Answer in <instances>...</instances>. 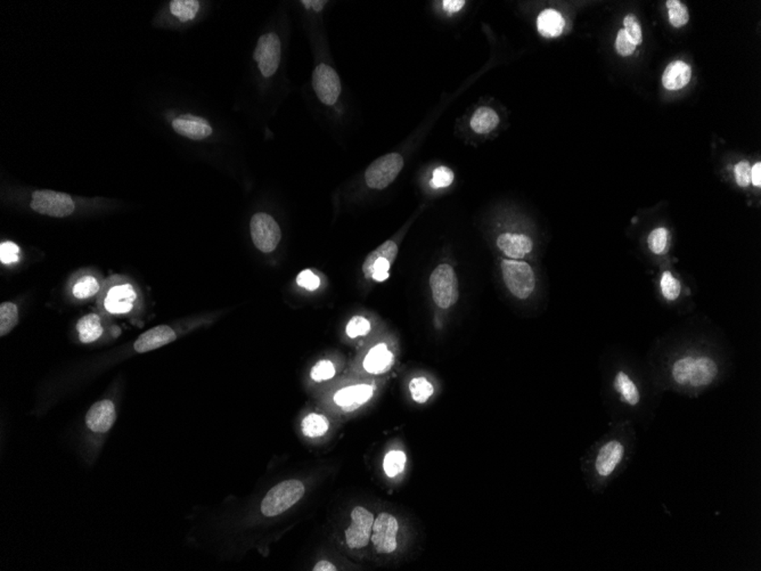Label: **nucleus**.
Segmentation results:
<instances>
[{"mask_svg": "<svg viewBox=\"0 0 761 571\" xmlns=\"http://www.w3.org/2000/svg\"><path fill=\"white\" fill-rule=\"evenodd\" d=\"M637 46L631 42V39L628 37L627 33L624 29H621L618 33L617 38H615V51L618 54L624 58H628L630 55H633V52L636 51Z\"/></svg>", "mask_w": 761, "mask_h": 571, "instance_id": "40", "label": "nucleus"}, {"mask_svg": "<svg viewBox=\"0 0 761 571\" xmlns=\"http://www.w3.org/2000/svg\"><path fill=\"white\" fill-rule=\"evenodd\" d=\"M30 206L33 211L55 218H64L72 215L76 209L73 200L69 194L49 190L35 191Z\"/></svg>", "mask_w": 761, "mask_h": 571, "instance_id": "5", "label": "nucleus"}, {"mask_svg": "<svg viewBox=\"0 0 761 571\" xmlns=\"http://www.w3.org/2000/svg\"><path fill=\"white\" fill-rule=\"evenodd\" d=\"M311 379L316 382L326 381L335 376V367L330 360H320L311 369Z\"/></svg>", "mask_w": 761, "mask_h": 571, "instance_id": "38", "label": "nucleus"}, {"mask_svg": "<svg viewBox=\"0 0 761 571\" xmlns=\"http://www.w3.org/2000/svg\"><path fill=\"white\" fill-rule=\"evenodd\" d=\"M430 286L435 305L440 308H449L457 302L460 297L458 279L451 265L442 263L432 272Z\"/></svg>", "mask_w": 761, "mask_h": 571, "instance_id": "2", "label": "nucleus"}, {"mask_svg": "<svg viewBox=\"0 0 761 571\" xmlns=\"http://www.w3.org/2000/svg\"><path fill=\"white\" fill-rule=\"evenodd\" d=\"M410 390L414 401L419 403V404L426 403L435 392V388L431 385V382L426 378H423V376L422 378H415V379L410 381Z\"/></svg>", "mask_w": 761, "mask_h": 571, "instance_id": "31", "label": "nucleus"}, {"mask_svg": "<svg viewBox=\"0 0 761 571\" xmlns=\"http://www.w3.org/2000/svg\"><path fill=\"white\" fill-rule=\"evenodd\" d=\"M281 49V39L275 33H265L260 37L254 51V60L263 77H272L279 69Z\"/></svg>", "mask_w": 761, "mask_h": 571, "instance_id": "9", "label": "nucleus"}, {"mask_svg": "<svg viewBox=\"0 0 761 571\" xmlns=\"http://www.w3.org/2000/svg\"><path fill=\"white\" fill-rule=\"evenodd\" d=\"M394 363V353L387 344H380L371 348L365 357L364 369L371 374H382L389 371Z\"/></svg>", "mask_w": 761, "mask_h": 571, "instance_id": "20", "label": "nucleus"}, {"mask_svg": "<svg viewBox=\"0 0 761 571\" xmlns=\"http://www.w3.org/2000/svg\"><path fill=\"white\" fill-rule=\"evenodd\" d=\"M668 8L669 22L674 28H681L686 26L690 21V13L688 7L681 3L679 0H668L665 3Z\"/></svg>", "mask_w": 761, "mask_h": 571, "instance_id": "30", "label": "nucleus"}, {"mask_svg": "<svg viewBox=\"0 0 761 571\" xmlns=\"http://www.w3.org/2000/svg\"><path fill=\"white\" fill-rule=\"evenodd\" d=\"M454 173L447 167H439L433 171V177L431 179V186L433 188H442V187L451 186L454 182Z\"/></svg>", "mask_w": 761, "mask_h": 571, "instance_id": "39", "label": "nucleus"}, {"mask_svg": "<svg viewBox=\"0 0 761 571\" xmlns=\"http://www.w3.org/2000/svg\"><path fill=\"white\" fill-rule=\"evenodd\" d=\"M301 3H304V6L306 8H313L316 12H320L325 6V1H311V0H302Z\"/></svg>", "mask_w": 761, "mask_h": 571, "instance_id": "47", "label": "nucleus"}, {"mask_svg": "<svg viewBox=\"0 0 761 571\" xmlns=\"http://www.w3.org/2000/svg\"><path fill=\"white\" fill-rule=\"evenodd\" d=\"M662 295H665V298L667 300H676L681 295V282L679 279H675L670 272H665L662 274L661 282Z\"/></svg>", "mask_w": 761, "mask_h": 571, "instance_id": "34", "label": "nucleus"}, {"mask_svg": "<svg viewBox=\"0 0 761 571\" xmlns=\"http://www.w3.org/2000/svg\"><path fill=\"white\" fill-rule=\"evenodd\" d=\"M667 242H668V231L663 227L656 228L654 231L649 233L647 238L649 250L656 254L665 252Z\"/></svg>", "mask_w": 761, "mask_h": 571, "instance_id": "35", "label": "nucleus"}, {"mask_svg": "<svg viewBox=\"0 0 761 571\" xmlns=\"http://www.w3.org/2000/svg\"><path fill=\"white\" fill-rule=\"evenodd\" d=\"M407 456L401 450H391L387 453L383 461V468L385 475L390 478L397 477L403 471L406 466Z\"/></svg>", "mask_w": 761, "mask_h": 571, "instance_id": "29", "label": "nucleus"}, {"mask_svg": "<svg viewBox=\"0 0 761 571\" xmlns=\"http://www.w3.org/2000/svg\"><path fill=\"white\" fill-rule=\"evenodd\" d=\"M304 495V486L299 480L292 479L279 482L265 495L261 503V512L265 517H277L298 503Z\"/></svg>", "mask_w": 761, "mask_h": 571, "instance_id": "1", "label": "nucleus"}, {"mask_svg": "<svg viewBox=\"0 0 761 571\" xmlns=\"http://www.w3.org/2000/svg\"><path fill=\"white\" fill-rule=\"evenodd\" d=\"M374 388L368 385L347 387L336 392L334 401L340 407H358L371 398Z\"/></svg>", "mask_w": 761, "mask_h": 571, "instance_id": "18", "label": "nucleus"}, {"mask_svg": "<svg viewBox=\"0 0 761 571\" xmlns=\"http://www.w3.org/2000/svg\"><path fill=\"white\" fill-rule=\"evenodd\" d=\"M736 183L739 186L746 187L751 183V166L748 161H741L734 168Z\"/></svg>", "mask_w": 761, "mask_h": 571, "instance_id": "41", "label": "nucleus"}, {"mask_svg": "<svg viewBox=\"0 0 761 571\" xmlns=\"http://www.w3.org/2000/svg\"><path fill=\"white\" fill-rule=\"evenodd\" d=\"M313 87L320 102L326 105L335 104L342 89L336 71L326 64H320L315 69L313 72Z\"/></svg>", "mask_w": 761, "mask_h": 571, "instance_id": "11", "label": "nucleus"}, {"mask_svg": "<svg viewBox=\"0 0 761 571\" xmlns=\"http://www.w3.org/2000/svg\"><path fill=\"white\" fill-rule=\"evenodd\" d=\"M137 293L130 284L113 286L104 299V307L111 314H127L134 308Z\"/></svg>", "mask_w": 761, "mask_h": 571, "instance_id": "12", "label": "nucleus"}, {"mask_svg": "<svg viewBox=\"0 0 761 571\" xmlns=\"http://www.w3.org/2000/svg\"><path fill=\"white\" fill-rule=\"evenodd\" d=\"M497 247L506 257L522 259L530 254L534 247L532 240L525 234L504 233L497 238Z\"/></svg>", "mask_w": 761, "mask_h": 571, "instance_id": "17", "label": "nucleus"}, {"mask_svg": "<svg viewBox=\"0 0 761 571\" xmlns=\"http://www.w3.org/2000/svg\"><path fill=\"white\" fill-rule=\"evenodd\" d=\"M19 249L17 244L12 242H3L0 245V261L3 263H13L19 259Z\"/></svg>", "mask_w": 761, "mask_h": 571, "instance_id": "43", "label": "nucleus"}, {"mask_svg": "<svg viewBox=\"0 0 761 571\" xmlns=\"http://www.w3.org/2000/svg\"><path fill=\"white\" fill-rule=\"evenodd\" d=\"M502 279L513 295L518 299H527L534 292L536 276L529 263L520 260H502Z\"/></svg>", "mask_w": 761, "mask_h": 571, "instance_id": "3", "label": "nucleus"}, {"mask_svg": "<svg viewBox=\"0 0 761 571\" xmlns=\"http://www.w3.org/2000/svg\"><path fill=\"white\" fill-rule=\"evenodd\" d=\"M176 340V333L173 328L166 325H160L150 328L141 334L137 341H134V348L138 353H148Z\"/></svg>", "mask_w": 761, "mask_h": 571, "instance_id": "16", "label": "nucleus"}, {"mask_svg": "<svg viewBox=\"0 0 761 571\" xmlns=\"http://www.w3.org/2000/svg\"><path fill=\"white\" fill-rule=\"evenodd\" d=\"M170 10L182 22H187L199 13L200 3L196 0H173L170 3Z\"/></svg>", "mask_w": 761, "mask_h": 571, "instance_id": "28", "label": "nucleus"}, {"mask_svg": "<svg viewBox=\"0 0 761 571\" xmlns=\"http://www.w3.org/2000/svg\"><path fill=\"white\" fill-rule=\"evenodd\" d=\"M465 3H466L464 0H446L442 3V6L448 13L453 14L461 10L465 6Z\"/></svg>", "mask_w": 761, "mask_h": 571, "instance_id": "44", "label": "nucleus"}, {"mask_svg": "<svg viewBox=\"0 0 761 571\" xmlns=\"http://www.w3.org/2000/svg\"><path fill=\"white\" fill-rule=\"evenodd\" d=\"M77 331L82 344H91L103 334L100 318L96 314H88L77 323Z\"/></svg>", "mask_w": 761, "mask_h": 571, "instance_id": "24", "label": "nucleus"}, {"mask_svg": "<svg viewBox=\"0 0 761 571\" xmlns=\"http://www.w3.org/2000/svg\"><path fill=\"white\" fill-rule=\"evenodd\" d=\"M692 69L684 61H674L662 74V85L665 89L679 90L691 81Z\"/></svg>", "mask_w": 761, "mask_h": 571, "instance_id": "19", "label": "nucleus"}, {"mask_svg": "<svg viewBox=\"0 0 761 571\" xmlns=\"http://www.w3.org/2000/svg\"><path fill=\"white\" fill-rule=\"evenodd\" d=\"M398 245L394 241L384 242L368 254L362 265V273L368 279L383 282L389 277L390 267L397 257Z\"/></svg>", "mask_w": 761, "mask_h": 571, "instance_id": "7", "label": "nucleus"}, {"mask_svg": "<svg viewBox=\"0 0 761 571\" xmlns=\"http://www.w3.org/2000/svg\"><path fill=\"white\" fill-rule=\"evenodd\" d=\"M374 516L362 507H356L351 512V525L346 530L347 545L351 550L364 549L371 542Z\"/></svg>", "mask_w": 761, "mask_h": 571, "instance_id": "10", "label": "nucleus"}, {"mask_svg": "<svg viewBox=\"0 0 761 571\" xmlns=\"http://www.w3.org/2000/svg\"><path fill=\"white\" fill-rule=\"evenodd\" d=\"M694 358L693 357H683L681 360H676L672 365V379L679 385H686L691 378L692 369H693Z\"/></svg>", "mask_w": 761, "mask_h": 571, "instance_id": "33", "label": "nucleus"}, {"mask_svg": "<svg viewBox=\"0 0 761 571\" xmlns=\"http://www.w3.org/2000/svg\"><path fill=\"white\" fill-rule=\"evenodd\" d=\"M624 30L627 33L628 37L631 39V42L636 46L640 45L643 42V33L636 15L628 14L627 17H624Z\"/></svg>", "mask_w": 761, "mask_h": 571, "instance_id": "37", "label": "nucleus"}, {"mask_svg": "<svg viewBox=\"0 0 761 571\" xmlns=\"http://www.w3.org/2000/svg\"><path fill=\"white\" fill-rule=\"evenodd\" d=\"M499 125V116L496 111L482 106L474 112L471 119V128L477 134H489Z\"/></svg>", "mask_w": 761, "mask_h": 571, "instance_id": "23", "label": "nucleus"}, {"mask_svg": "<svg viewBox=\"0 0 761 571\" xmlns=\"http://www.w3.org/2000/svg\"><path fill=\"white\" fill-rule=\"evenodd\" d=\"M566 28V19L555 10H545L537 19L538 33L545 38H557Z\"/></svg>", "mask_w": 761, "mask_h": 571, "instance_id": "22", "label": "nucleus"}, {"mask_svg": "<svg viewBox=\"0 0 761 571\" xmlns=\"http://www.w3.org/2000/svg\"><path fill=\"white\" fill-rule=\"evenodd\" d=\"M399 532L398 520L390 513L378 514L371 529V543L380 554H390L397 549V535Z\"/></svg>", "mask_w": 761, "mask_h": 571, "instance_id": "8", "label": "nucleus"}, {"mask_svg": "<svg viewBox=\"0 0 761 571\" xmlns=\"http://www.w3.org/2000/svg\"><path fill=\"white\" fill-rule=\"evenodd\" d=\"M624 456V443L619 440H611L604 443L596 457L595 468L597 475L603 478L610 477L620 464Z\"/></svg>", "mask_w": 761, "mask_h": 571, "instance_id": "14", "label": "nucleus"}, {"mask_svg": "<svg viewBox=\"0 0 761 571\" xmlns=\"http://www.w3.org/2000/svg\"><path fill=\"white\" fill-rule=\"evenodd\" d=\"M718 374V366L710 357L694 358L691 378L688 383L693 387H704L710 385Z\"/></svg>", "mask_w": 761, "mask_h": 571, "instance_id": "21", "label": "nucleus"}, {"mask_svg": "<svg viewBox=\"0 0 761 571\" xmlns=\"http://www.w3.org/2000/svg\"><path fill=\"white\" fill-rule=\"evenodd\" d=\"M614 389L620 394L627 404L636 406L640 401V390L624 371L617 373L614 379Z\"/></svg>", "mask_w": 761, "mask_h": 571, "instance_id": "25", "label": "nucleus"}, {"mask_svg": "<svg viewBox=\"0 0 761 571\" xmlns=\"http://www.w3.org/2000/svg\"><path fill=\"white\" fill-rule=\"evenodd\" d=\"M250 231L253 243L265 254L272 252L281 242V228L268 213L261 212L253 216L250 222Z\"/></svg>", "mask_w": 761, "mask_h": 571, "instance_id": "6", "label": "nucleus"}, {"mask_svg": "<svg viewBox=\"0 0 761 571\" xmlns=\"http://www.w3.org/2000/svg\"><path fill=\"white\" fill-rule=\"evenodd\" d=\"M346 331L348 337H351V339L362 337V335H367L369 331H371V323H369L367 318L362 317V316H355L349 322Z\"/></svg>", "mask_w": 761, "mask_h": 571, "instance_id": "36", "label": "nucleus"}, {"mask_svg": "<svg viewBox=\"0 0 761 571\" xmlns=\"http://www.w3.org/2000/svg\"><path fill=\"white\" fill-rule=\"evenodd\" d=\"M173 128L177 134L194 141L208 139L212 128L208 120L192 114H182L173 121Z\"/></svg>", "mask_w": 761, "mask_h": 571, "instance_id": "15", "label": "nucleus"}, {"mask_svg": "<svg viewBox=\"0 0 761 571\" xmlns=\"http://www.w3.org/2000/svg\"><path fill=\"white\" fill-rule=\"evenodd\" d=\"M297 283H298L299 286L304 288V289L315 291V290L320 288V279L311 270H306L299 274L298 277H297Z\"/></svg>", "mask_w": 761, "mask_h": 571, "instance_id": "42", "label": "nucleus"}, {"mask_svg": "<svg viewBox=\"0 0 761 571\" xmlns=\"http://www.w3.org/2000/svg\"><path fill=\"white\" fill-rule=\"evenodd\" d=\"M116 408L109 399L97 401L86 415L87 427L94 432H107L116 421Z\"/></svg>", "mask_w": 761, "mask_h": 571, "instance_id": "13", "label": "nucleus"}, {"mask_svg": "<svg viewBox=\"0 0 761 571\" xmlns=\"http://www.w3.org/2000/svg\"><path fill=\"white\" fill-rule=\"evenodd\" d=\"M100 290V283L94 276H83L78 279L72 288V295L77 299L91 298Z\"/></svg>", "mask_w": 761, "mask_h": 571, "instance_id": "32", "label": "nucleus"}, {"mask_svg": "<svg viewBox=\"0 0 761 571\" xmlns=\"http://www.w3.org/2000/svg\"><path fill=\"white\" fill-rule=\"evenodd\" d=\"M19 322L17 306L13 302H3L0 305V335L3 337L17 326Z\"/></svg>", "mask_w": 761, "mask_h": 571, "instance_id": "27", "label": "nucleus"}, {"mask_svg": "<svg viewBox=\"0 0 761 571\" xmlns=\"http://www.w3.org/2000/svg\"><path fill=\"white\" fill-rule=\"evenodd\" d=\"M403 167V159L398 153L383 155L375 160L365 173V180L368 187L374 190H383L390 186L397 178Z\"/></svg>", "mask_w": 761, "mask_h": 571, "instance_id": "4", "label": "nucleus"}, {"mask_svg": "<svg viewBox=\"0 0 761 571\" xmlns=\"http://www.w3.org/2000/svg\"><path fill=\"white\" fill-rule=\"evenodd\" d=\"M751 183L755 187L761 186V162H757L751 167Z\"/></svg>", "mask_w": 761, "mask_h": 571, "instance_id": "45", "label": "nucleus"}, {"mask_svg": "<svg viewBox=\"0 0 761 571\" xmlns=\"http://www.w3.org/2000/svg\"><path fill=\"white\" fill-rule=\"evenodd\" d=\"M301 427L304 436L317 438V437L324 436L327 432L330 423L326 417L323 415L311 413L304 417Z\"/></svg>", "mask_w": 761, "mask_h": 571, "instance_id": "26", "label": "nucleus"}, {"mask_svg": "<svg viewBox=\"0 0 761 571\" xmlns=\"http://www.w3.org/2000/svg\"><path fill=\"white\" fill-rule=\"evenodd\" d=\"M314 571H335L336 567L333 565L332 562L327 561V560H322V561L317 562V565H315Z\"/></svg>", "mask_w": 761, "mask_h": 571, "instance_id": "46", "label": "nucleus"}]
</instances>
